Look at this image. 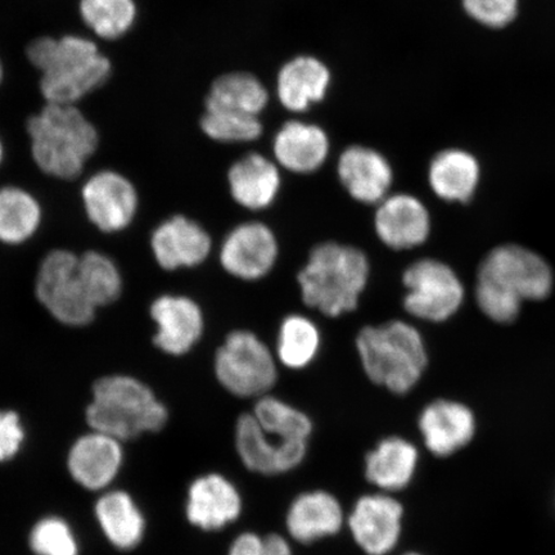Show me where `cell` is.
I'll return each mask as SVG.
<instances>
[{
	"label": "cell",
	"mask_w": 555,
	"mask_h": 555,
	"mask_svg": "<svg viewBox=\"0 0 555 555\" xmlns=\"http://www.w3.org/2000/svg\"><path fill=\"white\" fill-rule=\"evenodd\" d=\"M95 516L104 535L120 550H133L141 543L144 518L127 492L114 491L103 495L95 505Z\"/></svg>",
	"instance_id": "obj_29"
},
{
	"label": "cell",
	"mask_w": 555,
	"mask_h": 555,
	"mask_svg": "<svg viewBox=\"0 0 555 555\" xmlns=\"http://www.w3.org/2000/svg\"><path fill=\"white\" fill-rule=\"evenodd\" d=\"M5 79V66L2 57H0V87L3 86Z\"/></svg>",
	"instance_id": "obj_41"
},
{
	"label": "cell",
	"mask_w": 555,
	"mask_h": 555,
	"mask_svg": "<svg viewBox=\"0 0 555 555\" xmlns=\"http://www.w3.org/2000/svg\"><path fill=\"white\" fill-rule=\"evenodd\" d=\"M278 165L295 173H311L322 168L330 154L327 133L318 125L288 121L274 137Z\"/></svg>",
	"instance_id": "obj_24"
},
{
	"label": "cell",
	"mask_w": 555,
	"mask_h": 555,
	"mask_svg": "<svg viewBox=\"0 0 555 555\" xmlns=\"http://www.w3.org/2000/svg\"><path fill=\"white\" fill-rule=\"evenodd\" d=\"M481 169L476 157L467 151L450 149L440 152L428 168L431 190L447 203H468L480 183Z\"/></svg>",
	"instance_id": "obj_26"
},
{
	"label": "cell",
	"mask_w": 555,
	"mask_h": 555,
	"mask_svg": "<svg viewBox=\"0 0 555 555\" xmlns=\"http://www.w3.org/2000/svg\"><path fill=\"white\" fill-rule=\"evenodd\" d=\"M418 428L429 453L447 457L466 448L474 439L476 418L462 402L440 399L423 408Z\"/></svg>",
	"instance_id": "obj_16"
},
{
	"label": "cell",
	"mask_w": 555,
	"mask_h": 555,
	"mask_svg": "<svg viewBox=\"0 0 555 555\" xmlns=\"http://www.w3.org/2000/svg\"><path fill=\"white\" fill-rule=\"evenodd\" d=\"M232 198L251 211L266 210L280 194L282 178L276 164L261 154H247L228 170Z\"/></svg>",
	"instance_id": "obj_22"
},
{
	"label": "cell",
	"mask_w": 555,
	"mask_h": 555,
	"mask_svg": "<svg viewBox=\"0 0 555 555\" xmlns=\"http://www.w3.org/2000/svg\"><path fill=\"white\" fill-rule=\"evenodd\" d=\"M321 345L318 325L308 317L291 314L283 319L278 332L275 357L289 370L300 371L314 362Z\"/></svg>",
	"instance_id": "obj_31"
},
{
	"label": "cell",
	"mask_w": 555,
	"mask_h": 555,
	"mask_svg": "<svg viewBox=\"0 0 555 555\" xmlns=\"http://www.w3.org/2000/svg\"><path fill=\"white\" fill-rule=\"evenodd\" d=\"M5 156H7V145L4 142V138L2 137V134H0V166L3 165Z\"/></svg>",
	"instance_id": "obj_40"
},
{
	"label": "cell",
	"mask_w": 555,
	"mask_h": 555,
	"mask_svg": "<svg viewBox=\"0 0 555 555\" xmlns=\"http://www.w3.org/2000/svg\"><path fill=\"white\" fill-rule=\"evenodd\" d=\"M79 274L86 293L96 309L108 307L122 294V275L113 259L99 251L79 256Z\"/></svg>",
	"instance_id": "obj_33"
},
{
	"label": "cell",
	"mask_w": 555,
	"mask_h": 555,
	"mask_svg": "<svg viewBox=\"0 0 555 555\" xmlns=\"http://www.w3.org/2000/svg\"><path fill=\"white\" fill-rule=\"evenodd\" d=\"M198 127L207 139L223 144L254 142L262 134L259 116L224 109H204Z\"/></svg>",
	"instance_id": "obj_34"
},
{
	"label": "cell",
	"mask_w": 555,
	"mask_h": 555,
	"mask_svg": "<svg viewBox=\"0 0 555 555\" xmlns=\"http://www.w3.org/2000/svg\"><path fill=\"white\" fill-rule=\"evenodd\" d=\"M113 436L93 431L80 437L68 454L74 480L89 490H101L119 474L122 449Z\"/></svg>",
	"instance_id": "obj_21"
},
{
	"label": "cell",
	"mask_w": 555,
	"mask_h": 555,
	"mask_svg": "<svg viewBox=\"0 0 555 555\" xmlns=\"http://www.w3.org/2000/svg\"><path fill=\"white\" fill-rule=\"evenodd\" d=\"M86 416L92 431L125 441L162 431L169 413L142 380L115 374L95 382Z\"/></svg>",
	"instance_id": "obj_5"
},
{
	"label": "cell",
	"mask_w": 555,
	"mask_h": 555,
	"mask_svg": "<svg viewBox=\"0 0 555 555\" xmlns=\"http://www.w3.org/2000/svg\"><path fill=\"white\" fill-rule=\"evenodd\" d=\"M374 231L388 248L405 251L422 246L428 240L431 215L413 194H388L374 212Z\"/></svg>",
	"instance_id": "obj_14"
},
{
	"label": "cell",
	"mask_w": 555,
	"mask_h": 555,
	"mask_svg": "<svg viewBox=\"0 0 555 555\" xmlns=\"http://www.w3.org/2000/svg\"><path fill=\"white\" fill-rule=\"evenodd\" d=\"M404 309L421 321L442 323L461 309L464 286L446 262L436 259L414 261L402 274Z\"/></svg>",
	"instance_id": "obj_8"
},
{
	"label": "cell",
	"mask_w": 555,
	"mask_h": 555,
	"mask_svg": "<svg viewBox=\"0 0 555 555\" xmlns=\"http://www.w3.org/2000/svg\"><path fill=\"white\" fill-rule=\"evenodd\" d=\"M151 248L158 266L173 272L205 262L211 254L212 240L197 221L176 215L155 229Z\"/></svg>",
	"instance_id": "obj_17"
},
{
	"label": "cell",
	"mask_w": 555,
	"mask_h": 555,
	"mask_svg": "<svg viewBox=\"0 0 555 555\" xmlns=\"http://www.w3.org/2000/svg\"><path fill=\"white\" fill-rule=\"evenodd\" d=\"M241 492L227 477L210 474L197 478L190 488L186 517L204 531H218L241 516Z\"/></svg>",
	"instance_id": "obj_19"
},
{
	"label": "cell",
	"mask_w": 555,
	"mask_h": 555,
	"mask_svg": "<svg viewBox=\"0 0 555 555\" xmlns=\"http://www.w3.org/2000/svg\"><path fill=\"white\" fill-rule=\"evenodd\" d=\"M25 439L23 423L15 412H0V462L15 456Z\"/></svg>",
	"instance_id": "obj_37"
},
{
	"label": "cell",
	"mask_w": 555,
	"mask_h": 555,
	"mask_svg": "<svg viewBox=\"0 0 555 555\" xmlns=\"http://www.w3.org/2000/svg\"><path fill=\"white\" fill-rule=\"evenodd\" d=\"M477 282L490 284L518 300H544L553 289V273L535 253L516 245L492 249L477 273Z\"/></svg>",
	"instance_id": "obj_9"
},
{
	"label": "cell",
	"mask_w": 555,
	"mask_h": 555,
	"mask_svg": "<svg viewBox=\"0 0 555 555\" xmlns=\"http://www.w3.org/2000/svg\"><path fill=\"white\" fill-rule=\"evenodd\" d=\"M31 163L44 176L73 182L100 154L99 128L74 104L46 103L26 122Z\"/></svg>",
	"instance_id": "obj_2"
},
{
	"label": "cell",
	"mask_w": 555,
	"mask_h": 555,
	"mask_svg": "<svg viewBox=\"0 0 555 555\" xmlns=\"http://www.w3.org/2000/svg\"><path fill=\"white\" fill-rule=\"evenodd\" d=\"M370 275L371 263L362 249L323 242L311 249L297 282L307 307L337 318L357 310Z\"/></svg>",
	"instance_id": "obj_3"
},
{
	"label": "cell",
	"mask_w": 555,
	"mask_h": 555,
	"mask_svg": "<svg viewBox=\"0 0 555 555\" xmlns=\"http://www.w3.org/2000/svg\"><path fill=\"white\" fill-rule=\"evenodd\" d=\"M266 554V543L263 537L256 532H243L235 538L228 555H263Z\"/></svg>",
	"instance_id": "obj_38"
},
{
	"label": "cell",
	"mask_w": 555,
	"mask_h": 555,
	"mask_svg": "<svg viewBox=\"0 0 555 555\" xmlns=\"http://www.w3.org/2000/svg\"><path fill=\"white\" fill-rule=\"evenodd\" d=\"M79 16L100 43H116L134 30L139 5L137 0H79Z\"/></svg>",
	"instance_id": "obj_28"
},
{
	"label": "cell",
	"mask_w": 555,
	"mask_h": 555,
	"mask_svg": "<svg viewBox=\"0 0 555 555\" xmlns=\"http://www.w3.org/2000/svg\"><path fill=\"white\" fill-rule=\"evenodd\" d=\"M214 366L219 384L238 398L266 397L278 380L276 357L249 331L229 333L215 353Z\"/></svg>",
	"instance_id": "obj_6"
},
{
	"label": "cell",
	"mask_w": 555,
	"mask_h": 555,
	"mask_svg": "<svg viewBox=\"0 0 555 555\" xmlns=\"http://www.w3.org/2000/svg\"><path fill=\"white\" fill-rule=\"evenodd\" d=\"M41 206L34 194L21 186L0 189V242L21 245L33 238L41 223Z\"/></svg>",
	"instance_id": "obj_30"
},
{
	"label": "cell",
	"mask_w": 555,
	"mask_h": 555,
	"mask_svg": "<svg viewBox=\"0 0 555 555\" xmlns=\"http://www.w3.org/2000/svg\"><path fill=\"white\" fill-rule=\"evenodd\" d=\"M150 312L157 327L154 343L168 356H184L204 335L203 309L191 297L159 296L152 302Z\"/></svg>",
	"instance_id": "obj_15"
},
{
	"label": "cell",
	"mask_w": 555,
	"mask_h": 555,
	"mask_svg": "<svg viewBox=\"0 0 555 555\" xmlns=\"http://www.w3.org/2000/svg\"><path fill=\"white\" fill-rule=\"evenodd\" d=\"M366 377L397 395L411 392L428 364L425 339L411 323L367 325L356 339Z\"/></svg>",
	"instance_id": "obj_4"
},
{
	"label": "cell",
	"mask_w": 555,
	"mask_h": 555,
	"mask_svg": "<svg viewBox=\"0 0 555 555\" xmlns=\"http://www.w3.org/2000/svg\"><path fill=\"white\" fill-rule=\"evenodd\" d=\"M420 464V451L401 436H388L366 454L364 475L380 492H398L414 480Z\"/></svg>",
	"instance_id": "obj_23"
},
{
	"label": "cell",
	"mask_w": 555,
	"mask_h": 555,
	"mask_svg": "<svg viewBox=\"0 0 555 555\" xmlns=\"http://www.w3.org/2000/svg\"><path fill=\"white\" fill-rule=\"evenodd\" d=\"M263 543H266V554L263 555H294L293 545L280 533H269L263 537Z\"/></svg>",
	"instance_id": "obj_39"
},
{
	"label": "cell",
	"mask_w": 555,
	"mask_h": 555,
	"mask_svg": "<svg viewBox=\"0 0 555 555\" xmlns=\"http://www.w3.org/2000/svg\"><path fill=\"white\" fill-rule=\"evenodd\" d=\"M33 551L39 555H78L72 529L60 518L41 519L30 535Z\"/></svg>",
	"instance_id": "obj_35"
},
{
	"label": "cell",
	"mask_w": 555,
	"mask_h": 555,
	"mask_svg": "<svg viewBox=\"0 0 555 555\" xmlns=\"http://www.w3.org/2000/svg\"><path fill=\"white\" fill-rule=\"evenodd\" d=\"M269 94L255 75L228 72L215 76L204 100V109H224L259 116L266 109Z\"/></svg>",
	"instance_id": "obj_27"
},
{
	"label": "cell",
	"mask_w": 555,
	"mask_h": 555,
	"mask_svg": "<svg viewBox=\"0 0 555 555\" xmlns=\"http://www.w3.org/2000/svg\"><path fill=\"white\" fill-rule=\"evenodd\" d=\"M344 525L343 504L330 491L301 492L288 506L286 529L297 543L310 545L335 537Z\"/></svg>",
	"instance_id": "obj_20"
},
{
	"label": "cell",
	"mask_w": 555,
	"mask_h": 555,
	"mask_svg": "<svg viewBox=\"0 0 555 555\" xmlns=\"http://www.w3.org/2000/svg\"><path fill=\"white\" fill-rule=\"evenodd\" d=\"M402 555H425V554H422V553H418V552H408V553H404Z\"/></svg>",
	"instance_id": "obj_42"
},
{
	"label": "cell",
	"mask_w": 555,
	"mask_h": 555,
	"mask_svg": "<svg viewBox=\"0 0 555 555\" xmlns=\"http://www.w3.org/2000/svg\"><path fill=\"white\" fill-rule=\"evenodd\" d=\"M330 85V68L321 60L300 55L281 68L276 90L284 108L304 113L312 103L324 100Z\"/></svg>",
	"instance_id": "obj_25"
},
{
	"label": "cell",
	"mask_w": 555,
	"mask_h": 555,
	"mask_svg": "<svg viewBox=\"0 0 555 555\" xmlns=\"http://www.w3.org/2000/svg\"><path fill=\"white\" fill-rule=\"evenodd\" d=\"M280 245L272 228L247 221L232 229L220 246V263L228 274L242 281H259L272 272Z\"/></svg>",
	"instance_id": "obj_12"
},
{
	"label": "cell",
	"mask_w": 555,
	"mask_h": 555,
	"mask_svg": "<svg viewBox=\"0 0 555 555\" xmlns=\"http://www.w3.org/2000/svg\"><path fill=\"white\" fill-rule=\"evenodd\" d=\"M464 10L478 24L502 29L515 21L518 0H462Z\"/></svg>",
	"instance_id": "obj_36"
},
{
	"label": "cell",
	"mask_w": 555,
	"mask_h": 555,
	"mask_svg": "<svg viewBox=\"0 0 555 555\" xmlns=\"http://www.w3.org/2000/svg\"><path fill=\"white\" fill-rule=\"evenodd\" d=\"M35 296L55 321L68 327H85L94 321L96 308L82 286L79 256L67 249H53L41 261Z\"/></svg>",
	"instance_id": "obj_7"
},
{
	"label": "cell",
	"mask_w": 555,
	"mask_h": 555,
	"mask_svg": "<svg viewBox=\"0 0 555 555\" xmlns=\"http://www.w3.org/2000/svg\"><path fill=\"white\" fill-rule=\"evenodd\" d=\"M81 196L90 223L101 232H121L133 223L139 206L138 191L121 171L93 172L82 185Z\"/></svg>",
	"instance_id": "obj_10"
},
{
	"label": "cell",
	"mask_w": 555,
	"mask_h": 555,
	"mask_svg": "<svg viewBox=\"0 0 555 555\" xmlns=\"http://www.w3.org/2000/svg\"><path fill=\"white\" fill-rule=\"evenodd\" d=\"M235 449L243 466L262 476H278L301 466L308 442H287L270 436L253 413L242 414L235 425Z\"/></svg>",
	"instance_id": "obj_13"
},
{
	"label": "cell",
	"mask_w": 555,
	"mask_h": 555,
	"mask_svg": "<svg viewBox=\"0 0 555 555\" xmlns=\"http://www.w3.org/2000/svg\"><path fill=\"white\" fill-rule=\"evenodd\" d=\"M26 59L39 74L46 103L80 106L107 85L113 61L87 33L41 35L26 47Z\"/></svg>",
	"instance_id": "obj_1"
},
{
	"label": "cell",
	"mask_w": 555,
	"mask_h": 555,
	"mask_svg": "<svg viewBox=\"0 0 555 555\" xmlns=\"http://www.w3.org/2000/svg\"><path fill=\"white\" fill-rule=\"evenodd\" d=\"M253 414L263 431L281 441L309 442L314 431V425L307 413L272 395L258 399Z\"/></svg>",
	"instance_id": "obj_32"
},
{
	"label": "cell",
	"mask_w": 555,
	"mask_h": 555,
	"mask_svg": "<svg viewBox=\"0 0 555 555\" xmlns=\"http://www.w3.org/2000/svg\"><path fill=\"white\" fill-rule=\"evenodd\" d=\"M404 506L387 492L359 498L347 525L356 544L366 555H387L397 550L404 527Z\"/></svg>",
	"instance_id": "obj_11"
},
{
	"label": "cell",
	"mask_w": 555,
	"mask_h": 555,
	"mask_svg": "<svg viewBox=\"0 0 555 555\" xmlns=\"http://www.w3.org/2000/svg\"><path fill=\"white\" fill-rule=\"evenodd\" d=\"M339 182L350 196L364 205H378L393 183V171L387 158L364 145H351L338 159Z\"/></svg>",
	"instance_id": "obj_18"
}]
</instances>
